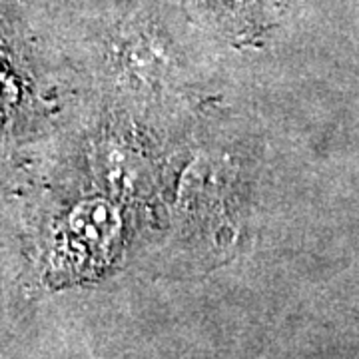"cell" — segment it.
<instances>
[{
    "label": "cell",
    "mask_w": 359,
    "mask_h": 359,
    "mask_svg": "<svg viewBox=\"0 0 359 359\" xmlns=\"http://www.w3.org/2000/svg\"><path fill=\"white\" fill-rule=\"evenodd\" d=\"M164 44L154 36L136 34L122 44V50L118 54L120 65H128L132 76L136 78H154L160 74L162 66L168 62L164 54Z\"/></svg>",
    "instance_id": "1"
},
{
    "label": "cell",
    "mask_w": 359,
    "mask_h": 359,
    "mask_svg": "<svg viewBox=\"0 0 359 359\" xmlns=\"http://www.w3.org/2000/svg\"><path fill=\"white\" fill-rule=\"evenodd\" d=\"M14 212H16V204H14L13 196H11L6 174H4V170L0 166V242L6 236H11L13 231H20V222H18Z\"/></svg>",
    "instance_id": "2"
}]
</instances>
